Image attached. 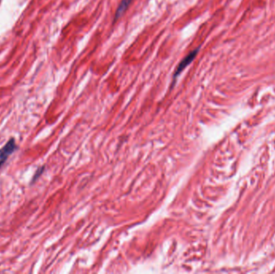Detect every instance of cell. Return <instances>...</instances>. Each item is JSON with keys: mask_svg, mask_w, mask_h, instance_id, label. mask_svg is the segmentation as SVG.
Here are the masks:
<instances>
[{"mask_svg": "<svg viewBox=\"0 0 275 274\" xmlns=\"http://www.w3.org/2000/svg\"><path fill=\"white\" fill-rule=\"evenodd\" d=\"M44 169H45V167H44V166H42V167H39V168L36 170V172L34 174L33 178H32V184H33V182H35L42 174H43V171H44Z\"/></svg>", "mask_w": 275, "mask_h": 274, "instance_id": "obj_4", "label": "cell"}, {"mask_svg": "<svg viewBox=\"0 0 275 274\" xmlns=\"http://www.w3.org/2000/svg\"><path fill=\"white\" fill-rule=\"evenodd\" d=\"M132 1L133 0H122L121 1L120 4L118 5V8H117L116 12H115L114 22L123 16L124 13L127 11L128 8L130 7Z\"/></svg>", "mask_w": 275, "mask_h": 274, "instance_id": "obj_3", "label": "cell"}, {"mask_svg": "<svg viewBox=\"0 0 275 274\" xmlns=\"http://www.w3.org/2000/svg\"><path fill=\"white\" fill-rule=\"evenodd\" d=\"M18 149L16 140L11 138L9 141L0 149V169L2 168L4 163H6L8 158Z\"/></svg>", "mask_w": 275, "mask_h": 274, "instance_id": "obj_1", "label": "cell"}, {"mask_svg": "<svg viewBox=\"0 0 275 274\" xmlns=\"http://www.w3.org/2000/svg\"><path fill=\"white\" fill-rule=\"evenodd\" d=\"M199 49H200V48L195 49L193 52H191L189 55L186 56V57L180 61L179 65L177 66L176 69H175L174 76H173V84H175V80H176L177 77L179 76V75L180 74V73H182V72H183L190 64H192V62H193V61H194L195 58L197 57V53H198Z\"/></svg>", "mask_w": 275, "mask_h": 274, "instance_id": "obj_2", "label": "cell"}]
</instances>
